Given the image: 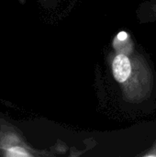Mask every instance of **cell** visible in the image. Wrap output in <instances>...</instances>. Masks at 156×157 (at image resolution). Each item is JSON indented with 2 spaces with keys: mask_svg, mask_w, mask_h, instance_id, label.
I'll return each mask as SVG.
<instances>
[{
  "mask_svg": "<svg viewBox=\"0 0 156 157\" xmlns=\"http://www.w3.org/2000/svg\"><path fill=\"white\" fill-rule=\"evenodd\" d=\"M0 153L10 157L35 155L16 127L3 120H0Z\"/></svg>",
  "mask_w": 156,
  "mask_h": 157,
  "instance_id": "obj_1",
  "label": "cell"
},
{
  "mask_svg": "<svg viewBox=\"0 0 156 157\" xmlns=\"http://www.w3.org/2000/svg\"><path fill=\"white\" fill-rule=\"evenodd\" d=\"M112 74L118 83L126 85L133 75V64L131 60L126 54H117L112 61Z\"/></svg>",
  "mask_w": 156,
  "mask_h": 157,
  "instance_id": "obj_2",
  "label": "cell"
}]
</instances>
